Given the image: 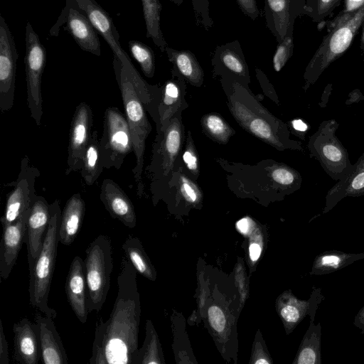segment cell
<instances>
[{
  "label": "cell",
  "mask_w": 364,
  "mask_h": 364,
  "mask_svg": "<svg viewBox=\"0 0 364 364\" xmlns=\"http://www.w3.org/2000/svg\"><path fill=\"white\" fill-rule=\"evenodd\" d=\"M136 273L129 260L123 258L111 314L106 321L96 323L90 364H134L141 314Z\"/></svg>",
  "instance_id": "1"
},
{
  "label": "cell",
  "mask_w": 364,
  "mask_h": 364,
  "mask_svg": "<svg viewBox=\"0 0 364 364\" xmlns=\"http://www.w3.org/2000/svg\"><path fill=\"white\" fill-rule=\"evenodd\" d=\"M218 78L229 111L240 127L278 151L304 152L301 142L290 138L287 124L263 106L249 85L230 77Z\"/></svg>",
  "instance_id": "2"
},
{
  "label": "cell",
  "mask_w": 364,
  "mask_h": 364,
  "mask_svg": "<svg viewBox=\"0 0 364 364\" xmlns=\"http://www.w3.org/2000/svg\"><path fill=\"white\" fill-rule=\"evenodd\" d=\"M215 160L226 173L228 187L240 196L282 200L301 187L300 173L282 162L265 159L250 165L221 157Z\"/></svg>",
  "instance_id": "3"
},
{
  "label": "cell",
  "mask_w": 364,
  "mask_h": 364,
  "mask_svg": "<svg viewBox=\"0 0 364 364\" xmlns=\"http://www.w3.org/2000/svg\"><path fill=\"white\" fill-rule=\"evenodd\" d=\"M59 200H55L50 205V216L48 230L44 238L41 253L29 271V302L46 316L55 318V310L48 304V296L57 257L59 241V227L61 219Z\"/></svg>",
  "instance_id": "4"
},
{
  "label": "cell",
  "mask_w": 364,
  "mask_h": 364,
  "mask_svg": "<svg viewBox=\"0 0 364 364\" xmlns=\"http://www.w3.org/2000/svg\"><path fill=\"white\" fill-rule=\"evenodd\" d=\"M113 68L133 141L136 164L132 172L136 186V194L139 198H141L144 193L142 175L146 140L151 132L152 127L147 118L145 107L137 95L123 64L115 56L113 58Z\"/></svg>",
  "instance_id": "5"
},
{
  "label": "cell",
  "mask_w": 364,
  "mask_h": 364,
  "mask_svg": "<svg viewBox=\"0 0 364 364\" xmlns=\"http://www.w3.org/2000/svg\"><path fill=\"white\" fill-rule=\"evenodd\" d=\"M363 21L364 6L348 21L328 31L306 67L304 91L315 84L326 68L348 49Z\"/></svg>",
  "instance_id": "6"
},
{
  "label": "cell",
  "mask_w": 364,
  "mask_h": 364,
  "mask_svg": "<svg viewBox=\"0 0 364 364\" xmlns=\"http://www.w3.org/2000/svg\"><path fill=\"white\" fill-rule=\"evenodd\" d=\"M89 313L99 312L107 296L113 269L111 240L100 235L87 247L85 258Z\"/></svg>",
  "instance_id": "7"
},
{
  "label": "cell",
  "mask_w": 364,
  "mask_h": 364,
  "mask_svg": "<svg viewBox=\"0 0 364 364\" xmlns=\"http://www.w3.org/2000/svg\"><path fill=\"white\" fill-rule=\"evenodd\" d=\"M338 127L333 119L323 121L307 144L310 157L317 160L326 173L337 181L348 176L353 168L347 149L336 136Z\"/></svg>",
  "instance_id": "8"
},
{
  "label": "cell",
  "mask_w": 364,
  "mask_h": 364,
  "mask_svg": "<svg viewBox=\"0 0 364 364\" xmlns=\"http://www.w3.org/2000/svg\"><path fill=\"white\" fill-rule=\"evenodd\" d=\"M182 112H178L175 114L168 126L156 133L152 146L151 161L145 169L150 183L168 177L181 154L186 140Z\"/></svg>",
  "instance_id": "9"
},
{
  "label": "cell",
  "mask_w": 364,
  "mask_h": 364,
  "mask_svg": "<svg viewBox=\"0 0 364 364\" xmlns=\"http://www.w3.org/2000/svg\"><path fill=\"white\" fill-rule=\"evenodd\" d=\"M100 149L104 168L119 169L126 156L134 151L133 141L126 117L115 107L104 113Z\"/></svg>",
  "instance_id": "10"
},
{
  "label": "cell",
  "mask_w": 364,
  "mask_h": 364,
  "mask_svg": "<svg viewBox=\"0 0 364 364\" xmlns=\"http://www.w3.org/2000/svg\"><path fill=\"white\" fill-rule=\"evenodd\" d=\"M24 57L27 103L31 118L37 126L41 124L43 99L41 79L46 63V50L30 22L26 26Z\"/></svg>",
  "instance_id": "11"
},
{
  "label": "cell",
  "mask_w": 364,
  "mask_h": 364,
  "mask_svg": "<svg viewBox=\"0 0 364 364\" xmlns=\"http://www.w3.org/2000/svg\"><path fill=\"white\" fill-rule=\"evenodd\" d=\"M40 174L39 170L31 164L28 156L22 158L16 180L8 185L13 189L7 195L4 212L0 218L2 227L16 222L30 210L37 196L35 182Z\"/></svg>",
  "instance_id": "12"
},
{
  "label": "cell",
  "mask_w": 364,
  "mask_h": 364,
  "mask_svg": "<svg viewBox=\"0 0 364 364\" xmlns=\"http://www.w3.org/2000/svg\"><path fill=\"white\" fill-rule=\"evenodd\" d=\"M18 56L14 36L0 14V110L3 113L14 105Z\"/></svg>",
  "instance_id": "13"
},
{
  "label": "cell",
  "mask_w": 364,
  "mask_h": 364,
  "mask_svg": "<svg viewBox=\"0 0 364 364\" xmlns=\"http://www.w3.org/2000/svg\"><path fill=\"white\" fill-rule=\"evenodd\" d=\"M154 204L159 199L183 201L196 205L203 200V191L196 180L191 178L183 166H175L166 178L150 183Z\"/></svg>",
  "instance_id": "14"
},
{
  "label": "cell",
  "mask_w": 364,
  "mask_h": 364,
  "mask_svg": "<svg viewBox=\"0 0 364 364\" xmlns=\"http://www.w3.org/2000/svg\"><path fill=\"white\" fill-rule=\"evenodd\" d=\"M92 122L91 107L85 102H80L75 107L71 120L65 175L82 168L83 156L92 132Z\"/></svg>",
  "instance_id": "15"
},
{
  "label": "cell",
  "mask_w": 364,
  "mask_h": 364,
  "mask_svg": "<svg viewBox=\"0 0 364 364\" xmlns=\"http://www.w3.org/2000/svg\"><path fill=\"white\" fill-rule=\"evenodd\" d=\"M62 25H65L64 29L72 36L82 50L97 56L101 55L97 31L82 12L65 4L57 22L50 30V35L57 36Z\"/></svg>",
  "instance_id": "16"
},
{
  "label": "cell",
  "mask_w": 364,
  "mask_h": 364,
  "mask_svg": "<svg viewBox=\"0 0 364 364\" xmlns=\"http://www.w3.org/2000/svg\"><path fill=\"white\" fill-rule=\"evenodd\" d=\"M65 4L77 9L87 18L97 32L109 46L114 56L122 63L130 60L121 46L119 34L111 16L95 0H66Z\"/></svg>",
  "instance_id": "17"
},
{
  "label": "cell",
  "mask_w": 364,
  "mask_h": 364,
  "mask_svg": "<svg viewBox=\"0 0 364 364\" xmlns=\"http://www.w3.org/2000/svg\"><path fill=\"white\" fill-rule=\"evenodd\" d=\"M305 5L306 0H264L266 26L277 43L293 36L295 20L304 15Z\"/></svg>",
  "instance_id": "18"
},
{
  "label": "cell",
  "mask_w": 364,
  "mask_h": 364,
  "mask_svg": "<svg viewBox=\"0 0 364 364\" xmlns=\"http://www.w3.org/2000/svg\"><path fill=\"white\" fill-rule=\"evenodd\" d=\"M50 216V205L41 196H36L30 208L25 235L28 270L31 271L43 247Z\"/></svg>",
  "instance_id": "19"
},
{
  "label": "cell",
  "mask_w": 364,
  "mask_h": 364,
  "mask_svg": "<svg viewBox=\"0 0 364 364\" xmlns=\"http://www.w3.org/2000/svg\"><path fill=\"white\" fill-rule=\"evenodd\" d=\"M211 64L215 77H230L249 85V68L237 40L218 46L213 54Z\"/></svg>",
  "instance_id": "20"
},
{
  "label": "cell",
  "mask_w": 364,
  "mask_h": 364,
  "mask_svg": "<svg viewBox=\"0 0 364 364\" xmlns=\"http://www.w3.org/2000/svg\"><path fill=\"white\" fill-rule=\"evenodd\" d=\"M65 290L68 301L80 323L85 324L89 314L88 293L85 276V262L75 256L69 268Z\"/></svg>",
  "instance_id": "21"
},
{
  "label": "cell",
  "mask_w": 364,
  "mask_h": 364,
  "mask_svg": "<svg viewBox=\"0 0 364 364\" xmlns=\"http://www.w3.org/2000/svg\"><path fill=\"white\" fill-rule=\"evenodd\" d=\"M100 198L105 209L114 219L129 228L136 225V215L132 200L113 180L106 178L100 188Z\"/></svg>",
  "instance_id": "22"
},
{
  "label": "cell",
  "mask_w": 364,
  "mask_h": 364,
  "mask_svg": "<svg viewBox=\"0 0 364 364\" xmlns=\"http://www.w3.org/2000/svg\"><path fill=\"white\" fill-rule=\"evenodd\" d=\"M29 210L16 222L2 227L3 233L0 243V277L4 280L9 277L23 243L25 242Z\"/></svg>",
  "instance_id": "23"
},
{
  "label": "cell",
  "mask_w": 364,
  "mask_h": 364,
  "mask_svg": "<svg viewBox=\"0 0 364 364\" xmlns=\"http://www.w3.org/2000/svg\"><path fill=\"white\" fill-rule=\"evenodd\" d=\"M15 360L21 364H37L41 348L37 324L23 318L14 324Z\"/></svg>",
  "instance_id": "24"
},
{
  "label": "cell",
  "mask_w": 364,
  "mask_h": 364,
  "mask_svg": "<svg viewBox=\"0 0 364 364\" xmlns=\"http://www.w3.org/2000/svg\"><path fill=\"white\" fill-rule=\"evenodd\" d=\"M161 87L162 95L159 105V124L156 133L163 131L175 114L189 106L186 100V82L183 79L172 76Z\"/></svg>",
  "instance_id": "25"
},
{
  "label": "cell",
  "mask_w": 364,
  "mask_h": 364,
  "mask_svg": "<svg viewBox=\"0 0 364 364\" xmlns=\"http://www.w3.org/2000/svg\"><path fill=\"white\" fill-rule=\"evenodd\" d=\"M34 321L38 330L42 363L43 364H68V356L53 319L36 314Z\"/></svg>",
  "instance_id": "26"
},
{
  "label": "cell",
  "mask_w": 364,
  "mask_h": 364,
  "mask_svg": "<svg viewBox=\"0 0 364 364\" xmlns=\"http://www.w3.org/2000/svg\"><path fill=\"white\" fill-rule=\"evenodd\" d=\"M364 195V152L353 164L350 173L338 181L327 192L323 213L331 210L346 197H360Z\"/></svg>",
  "instance_id": "27"
},
{
  "label": "cell",
  "mask_w": 364,
  "mask_h": 364,
  "mask_svg": "<svg viewBox=\"0 0 364 364\" xmlns=\"http://www.w3.org/2000/svg\"><path fill=\"white\" fill-rule=\"evenodd\" d=\"M85 213V203L81 195L73 194L66 202L61 213L59 241L70 245L77 236Z\"/></svg>",
  "instance_id": "28"
},
{
  "label": "cell",
  "mask_w": 364,
  "mask_h": 364,
  "mask_svg": "<svg viewBox=\"0 0 364 364\" xmlns=\"http://www.w3.org/2000/svg\"><path fill=\"white\" fill-rule=\"evenodd\" d=\"M165 52L173 65L172 76H178L196 87H200L203 85V70L191 51L178 50L167 46Z\"/></svg>",
  "instance_id": "29"
},
{
  "label": "cell",
  "mask_w": 364,
  "mask_h": 364,
  "mask_svg": "<svg viewBox=\"0 0 364 364\" xmlns=\"http://www.w3.org/2000/svg\"><path fill=\"white\" fill-rule=\"evenodd\" d=\"M313 289L308 301H299L291 298L289 299L290 303L282 308L281 316L289 325L295 326L306 314L310 315V319H314L318 306L324 299V296L321 294V288L314 287Z\"/></svg>",
  "instance_id": "30"
},
{
  "label": "cell",
  "mask_w": 364,
  "mask_h": 364,
  "mask_svg": "<svg viewBox=\"0 0 364 364\" xmlns=\"http://www.w3.org/2000/svg\"><path fill=\"white\" fill-rule=\"evenodd\" d=\"M363 257V253H347L336 250L324 251L315 257L310 274L323 275L333 273Z\"/></svg>",
  "instance_id": "31"
},
{
  "label": "cell",
  "mask_w": 364,
  "mask_h": 364,
  "mask_svg": "<svg viewBox=\"0 0 364 364\" xmlns=\"http://www.w3.org/2000/svg\"><path fill=\"white\" fill-rule=\"evenodd\" d=\"M103 169L98 132L95 130L92 132L85 149L80 173L85 183L92 186L98 179Z\"/></svg>",
  "instance_id": "32"
},
{
  "label": "cell",
  "mask_w": 364,
  "mask_h": 364,
  "mask_svg": "<svg viewBox=\"0 0 364 364\" xmlns=\"http://www.w3.org/2000/svg\"><path fill=\"white\" fill-rule=\"evenodd\" d=\"M310 319L309 327L304 337L295 360L296 364H321V326Z\"/></svg>",
  "instance_id": "33"
},
{
  "label": "cell",
  "mask_w": 364,
  "mask_h": 364,
  "mask_svg": "<svg viewBox=\"0 0 364 364\" xmlns=\"http://www.w3.org/2000/svg\"><path fill=\"white\" fill-rule=\"evenodd\" d=\"M146 37L152 40L161 52H165L167 43L160 25L161 4L159 0H141Z\"/></svg>",
  "instance_id": "34"
},
{
  "label": "cell",
  "mask_w": 364,
  "mask_h": 364,
  "mask_svg": "<svg viewBox=\"0 0 364 364\" xmlns=\"http://www.w3.org/2000/svg\"><path fill=\"white\" fill-rule=\"evenodd\" d=\"M122 247L127 258L132 263L137 273L149 279H154L155 273L153 267L139 238L129 235Z\"/></svg>",
  "instance_id": "35"
},
{
  "label": "cell",
  "mask_w": 364,
  "mask_h": 364,
  "mask_svg": "<svg viewBox=\"0 0 364 364\" xmlns=\"http://www.w3.org/2000/svg\"><path fill=\"white\" fill-rule=\"evenodd\" d=\"M200 124L205 134L220 144H227L236 133L220 114L215 112L204 114Z\"/></svg>",
  "instance_id": "36"
},
{
  "label": "cell",
  "mask_w": 364,
  "mask_h": 364,
  "mask_svg": "<svg viewBox=\"0 0 364 364\" xmlns=\"http://www.w3.org/2000/svg\"><path fill=\"white\" fill-rule=\"evenodd\" d=\"M183 166L193 179L198 178L200 173L199 156L190 130L187 131L186 135L184 149L175 164V166Z\"/></svg>",
  "instance_id": "37"
},
{
  "label": "cell",
  "mask_w": 364,
  "mask_h": 364,
  "mask_svg": "<svg viewBox=\"0 0 364 364\" xmlns=\"http://www.w3.org/2000/svg\"><path fill=\"white\" fill-rule=\"evenodd\" d=\"M132 57L139 63L147 77H153L155 73V57L152 49L147 45L136 40L128 43Z\"/></svg>",
  "instance_id": "38"
},
{
  "label": "cell",
  "mask_w": 364,
  "mask_h": 364,
  "mask_svg": "<svg viewBox=\"0 0 364 364\" xmlns=\"http://www.w3.org/2000/svg\"><path fill=\"white\" fill-rule=\"evenodd\" d=\"M342 0H306L304 15L308 16L321 29L325 19L340 4Z\"/></svg>",
  "instance_id": "39"
},
{
  "label": "cell",
  "mask_w": 364,
  "mask_h": 364,
  "mask_svg": "<svg viewBox=\"0 0 364 364\" xmlns=\"http://www.w3.org/2000/svg\"><path fill=\"white\" fill-rule=\"evenodd\" d=\"M158 343L151 323L147 321L146 338L143 346L138 349L134 364H157L160 363L158 355Z\"/></svg>",
  "instance_id": "40"
},
{
  "label": "cell",
  "mask_w": 364,
  "mask_h": 364,
  "mask_svg": "<svg viewBox=\"0 0 364 364\" xmlns=\"http://www.w3.org/2000/svg\"><path fill=\"white\" fill-rule=\"evenodd\" d=\"M293 50V36H287L281 43H278L272 59L273 68L276 72H279L284 68L292 56Z\"/></svg>",
  "instance_id": "41"
},
{
  "label": "cell",
  "mask_w": 364,
  "mask_h": 364,
  "mask_svg": "<svg viewBox=\"0 0 364 364\" xmlns=\"http://www.w3.org/2000/svg\"><path fill=\"white\" fill-rule=\"evenodd\" d=\"M363 6L364 0H345L341 11L334 18L326 23L328 31L348 21Z\"/></svg>",
  "instance_id": "42"
},
{
  "label": "cell",
  "mask_w": 364,
  "mask_h": 364,
  "mask_svg": "<svg viewBox=\"0 0 364 364\" xmlns=\"http://www.w3.org/2000/svg\"><path fill=\"white\" fill-rule=\"evenodd\" d=\"M195 14L196 24L208 31L213 26V21L210 15L209 0H191Z\"/></svg>",
  "instance_id": "43"
},
{
  "label": "cell",
  "mask_w": 364,
  "mask_h": 364,
  "mask_svg": "<svg viewBox=\"0 0 364 364\" xmlns=\"http://www.w3.org/2000/svg\"><path fill=\"white\" fill-rule=\"evenodd\" d=\"M208 318L211 326L218 332H222L225 327V317L220 308L213 306L208 309Z\"/></svg>",
  "instance_id": "44"
},
{
  "label": "cell",
  "mask_w": 364,
  "mask_h": 364,
  "mask_svg": "<svg viewBox=\"0 0 364 364\" xmlns=\"http://www.w3.org/2000/svg\"><path fill=\"white\" fill-rule=\"evenodd\" d=\"M236 1L242 12L252 20H255L259 16V11L256 0H236Z\"/></svg>",
  "instance_id": "45"
},
{
  "label": "cell",
  "mask_w": 364,
  "mask_h": 364,
  "mask_svg": "<svg viewBox=\"0 0 364 364\" xmlns=\"http://www.w3.org/2000/svg\"><path fill=\"white\" fill-rule=\"evenodd\" d=\"M9 357L8 343L4 332L3 324L0 320V364H9Z\"/></svg>",
  "instance_id": "46"
},
{
  "label": "cell",
  "mask_w": 364,
  "mask_h": 364,
  "mask_svg": "<svg viewBox=\"0 0 364 364\" xmlns=\"http://www.w3.org/2000/svg\"><path fill=\"white\" fill-rule=\"evenodd\" d=\"M364 100V95L359 89H355L348 93V97L345 102L346 105H350Z\"/></svg>",
  "instance_id": "47"
},
{
  "label": "cell",
  "mask_w": 364,
  "mask_h": 364,
  "mask_svg": "<svg viewBox=\"0 0 364 364\" xmlns=\"http://www.w3.org/2000/svg\"><path fill=\"white\" fill-rule=\"evenodd\" d=\"M353 324L364 333V306L359 310L354 318Z\"/></svg>",
  "instance_id": "48"
},
{
  "label": "cell",
  "mask_w": 364,
  "mask_h": 364,
  "mask_svg": "<svg viewBox=\"0 0 364 364\" xmlns=\"http://www.w3.org/2000/svg\"><path fill=\"white\" fill-rule=\"evenodd\" d=\"M251 220L249 218H243L236 223L237 230L242 234H247L250 228Z\"/></svg>",
  "instance_id": "49"
},
{
  "label": "cell",
  "mask_w": 364,
  "mask_h": 364,
  "mask_svg": "<svg viewBox=\"0 0 364 364\" xmlns=\"http://www.w3.org/2000/svg\"><path fill=\"white\" fill-rule=\"evenodd\" d=\"M332 84H328L326 87L324 88V90L321 95V100L318 102V105L320 107H325L329 100V97L332 92Z\"/></svg>",
  "instance_id": "50"
},
{
  "label": "cell",
  "mask_w": 364,
  "mask_h": 364,
  "mask_svg": "<svg viewBox=\"0 0 364 364\" xmlns=\"http://www.w3.org/2000/svg\"><path fill=\"white\" fill-rule=\"evenodd\" d=\"M250 257L252 261H257L261 254V247L257 243H252L249 247Z\"/></svg>",
  "instance_id": "51"
},
{
  "label": "cell",
  "mask_w": 364,
  "mask_h": 364,
  "mask_svg": "<svg viewBox=\"0 0 364 364\" xmlns=\"http://www.w3.org/2000/svg\"><path fill=\"white\" fill-rule=\"evenodd\" d=\"M291 127L296 132H306L308 129L307 124L301 119H294L291 122Z\"/></svg>",
  "instance_id": "52"
},
{
  "label": "cell",
  "mask_w": 364,
  "mask_h": 364,
  "mask_svg": "<svg viewBox=\"0 0 364 364\" xmlns=\"http://www.w3.org/2000/svg\"><path fill=\"white\" fill-rule=\"evenodd\" d=\"M362 26H363V31H362L361 37H360V49L362 50L363 53H364V21H363Z\"/></svg>",
  "instance_id": "53"
},
{
  "label": "cell",
  "mask_w": 364,
  "mask_h": 364,
  "mask_svg": "<svg viewBox=\"0 0 364 364\" xmlns=\"http://www.w3.org/2000/svg\"><path fill=\"white\" fill-rule=\"evenodd\" d=\"M173 4H176L177 6H180L182 4L183 0H170Z\"/></svg>",
  "instance_id": "54"
},
{
  "label": "cell",
  "mask_w": 364,
  "mask_h": 364,
  "mask_svg": "<svg viewBox=\"0 0 364 364\" xmlns=\"http://www.w3.org/2000/svg\"><path fill=\"white\" fill-rule=\"evenodd\" d=\"M269 362L263 358L262 359H259V360H257V361H255V363L257 364H261V363H268Z\"/></svg>",
  "instance_id": "55"
}]
</instances>
